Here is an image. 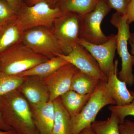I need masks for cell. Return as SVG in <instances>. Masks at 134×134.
I'll use <instances>...</instances> for the list:
<instances>
[{
  "label": "cell",
  "instance_id": "3",
  "mask_svg": "<svg viewBox=\"0 0 134 134\" xmlns=\"http://www.w3.org/2000/svg\"><path fill=\"white\" fill-rule=\"evenodd\" d=\"M106 82L100 80L81 112L71 118L72 134H79L84 129L91 126L103 107L115 105V101L106 88Z\"/></svg>",
  "mask_w": 134,
  "mask_h": 134
},
{
  "label": "cell",
  "instance_id": "6",
  "mask_svg": "<svg viewBox=\"0 0 134 134\" xmlns=\"http://www.w3.org/2000/svg\"><path fill=\"white\" fill-rule=\"evenodd\" d=\"M111 9L105 0H99L94 9L85 14L80 15L79 38L96 44L106 42L109 36L104 34L100 25Z\"/></svg>",
  "mask_w": 134,
  "mask_h": 134
},
{
  "label": "cell",
  "instance_id": "22",
  "mask_svg": "<svg viewBox=\"0 0 134 134\" xmlns=\"http://www.w3.org/2000/svg\"><path fill=\"white\" fill-rule=\"evenodd\" d=\"M25 77L6 74L0 70V97L19 88Z\"/></svg>",
  "mask_w": 134,
  "mask_h": 134
},
{
  "label": "cell",
  "instance_id": "20",
  "mask_svg": "<svg viewBox=\"0 0 134 134\" xmlns=\"http://www.w3.org/2000/svg\"><path fill=\"white\" fill-rule=\"evenodd\" d=\"M99 0H60L56 7L64 12H73L83 15L96 7Z\"/></svg>",
  "mask_w": 134,
  "mask_h": 134
},
{
  "label": "cell",
  "instance_id": "27",
  "mask_svg": "<svg viewBox=\"0 0 134 134\" xmlns=\"http://www.w3.org/2000/svg\"><path fill=\"white\" fill-rule=\"evenodd\" d=\"M123 16L128 24H130L134 22V0L130 1Z\"/></svg>",
  "mask_w": 134,
  "mask_h": 134
},
{
  "label": "cell",
  "instance_id": "34",
  "mask_svg": "<svg viewBox=\"0 0 134 134\" xmlns=\"http://www.w3.org/2000/svg\"><path fill=\"white\" fill-rule=\"evenodd\" d=\"M40 134L38 133V134Z\"/></svg>",
  "mask_w": 134,
  "mask_h": 134
},
{
  "label": "cell",
  "instance_id": "30",
  "mask_svg": "<svg viewBox=\"0 0 134 134\" xmlns=\"http://www.w3.org/2000/svg\"><path fill=\"white\" fill-rule=\"evenodd\" d=\"M11 127L8 125L4 121L0 111V130L7 131L12 129Z\"/></svg>",
  "mask_w": 134,
  "mask_h": 134
},
{
  "label": "cell",
  "instance_id": "21",
  "mask_svg": "<svg viewBox=\"0 0 134 134\" xmlns=\"http://www.w3.org/2000/svg\"><path fill=\"white\" fill-rule=\"evenodd\" d=\"M120 123L119 117L111 113L107 120L95 121L91 127L95 134H121L119 129Z\"/></svg>",
  "mask_w": 134,
  "mask_h": 134
},
{
  "label": "cell",
  "instance_id": "8",
  "mask_svg": "<svg viewBox=\"0 0 134 134\" xmlns=\"http://www.w3.org/2000/svg\"><path fill=\"white\" fill-rule=\"evenodd\" d=\"M80 20V15L67 12L53 22L51 30L65 55L71 52L79 38Z\"/></svg>",
  "mask_w": 134,
  "mask_h": 134
},
{
  "label": "cell",
  "instance_id": "19",
  "mask_svg": "<svg viewBox=\"0 0 134 134\" xmlns=\"http://www.w3.org/2000/svg\"><path fill=\"white\" fill-rule=\"evenodd\" d=\"M100 81L79 70L73 77L70 90L82 95L92 94Z\"/></svg>",
  "mask_w": 134,
  "mask_h": 134
},
{
  "label": "cell",
  "instance_id": "14",
  "mask_svg": "<svg viewBox=\"0 0 134 134\" xmlns=\"http://www.w3.org/2000/svg\"><path fill=\"white\" fill-rule=\"evenodd\" d=\"M118 63L114 71L108 77L105 85L108 93L115 101V105H123L131 103L133 97L127 88L126 83L118 77Z\"/></svg>",
  "mask_w": 134,
  "mask_h": 134
},
{
  "label": "cell",
  "instance_id": "25",
  "mask_svg": "<svg viewBox=\"0 0 134 134\" xmlns=\"http://www.w3.org/2000/svg\"><path fill=\"white\" fill-rule=\"evenodd\" d=\"M131 0H105L111 9L115 10L116 12L123 16L127 6Z\"/></svg>",
  "mask_w": 134,
  "mask_h": 134
},
{
  "label": "cell",
  "instance_id": "18",
  "mask_svg": "<svg viewBox=\"0 0 134 134\" xmlns=\"http://www.w3.org/2000/svg\"><path fill=\"white\" fill-rule=\"evenodd\" d=\"M92 94L82 95L70 90L60 96L59 98L62 104L72 118L81 112Z\"/></svg>",
  "mask_w": 134,
  "mask_h": 134
},
{
  "label": "cell",
  "instance_id": "5",
  "mask_svg": "<svg viewBox=\"0 0 134 134\" xmlns=\"http://www.w3.org/2000/svg\"><path fill=\"white\" fill-rule=\"evenodd\" d=\"M110 22L117 29V50L121 60V68L119 72V79L131 87L134 84L133 67L134 58L128 49L130 34L129 24L127 23L123 16L115 12L113 14Z\"/></svg>",
  "mask_w": 134,
  "mask_h": 134
},
{
  "label": "cell",
  "instance_id": "7",
  "mask_svg": "<svg viewBox=\"0 0 134 134\" xmlns=\"http://www.w3.org/2000/svg\"><path fill=\"white\" fill-rule=\"evenodd\" d=\"M22 43L35 52L48 59L64 54L52 30L45 26H37L24 32Z\"/></svg>",
  "mask_w": 134,
  "mask_h": 134
},
{
  "label": "cell",
  "instance_id": "28",
  "mask_svg": "<svg viewBox=\"0 0 134 134\" xmlns=\"http://www.w3.org/2000/svg\"><path fill=\"white\" fill-rule=\"evenodd\" d=\"M60 0H23V3L27 6H32L40 2L47 3L53 8L56 7Z\"/></svg>",
  "mask_w": 134,
  "mask_h": 134
},
{
  "label": "cell",
  "instance_id": "17",
  "mask_svg": "<svg viewBox=\"0 0 134 134\" xmlns=\"http://www.w3.org/2000/svg\"><path fill=\"white\" fill-rule=\"evenodd\" d=\"M53 103L55 115L51 134H72L71 117L59 97L55 99Z\"/></svg>",
  "mask_w": 134,
  "mask_h": 134
},
{
  "label": "cell",
  "instance_id": "12",
  "mask_svg": "<svg viewBox=\"0 0 134 134\" xmlns=\"http://www.w3.org/2000/svg\"><path fill=\"white\" fill-rule=\"evenodd\" d=\"M18 90L30 104V105L49 101V91L40 77L36 76L25 77Z\"/></svg>",
  "mask_w": 134,
  "mask_h": 134
},
{
  "label": "cell",
  "instance_id": "15",
  "mask_svg": "<svg viewBox=\"0 0 134 134\" xmlns=\"http://www.w3.org/2000/svg\"><path fill=\"white\" fill-rule=\"evenodd\" d=\"M15 21L0 26V55L22 43L23 32Z\"/></svg>",
  "mask_w": 134,
  "mask_h": 134
},
{
  "label": "cell",
  "instance_id": "2",
  "mask_svg": "<svg viewBox=\"0 0 134 134\" xmlns=\"http://www.w3.org/2000/svg\"><path fill=\"white\" fill-rule=\"evenodd\" d=\"M48 59L21 43L0 55V70L7 75L17 76Z\"/></svg>",
  "mask_w": 134,
  "mask_h": 134
},
{
  "label": "cell",
  "instance_id": "32",
  "mask_svg": "<svg viewBox=\"0 0 134 134\" xmlns=\"http://www.w3.org/2000/svg\"><path fill=\"white\" fill-rule=\"evenodd\" d=\"M79 134H95V133L92 129L91 126H90L84 129Z\"/></svg>",
  "mask_w": 134,
  "mask_h": 134
},
{
  "label": "cell",
  "instance_id": "24",
  "mask_svg": "<svg viewBox=\"0 0 134 134\" xmlns=\"http://www.w3.org/2000/svg\"><path fill=\"white\" fill-rule=\"evenodd\" d=\"M133 99L131 103L123 105H112L109 107L111 113L115 114L119 117L121 123L125 121V118L128 116L134 117V91H130Z\"/></svg>",
  "mask_w": 134,
  "mask_h": 134
},
{
  "label": "cell",
  "instance_id": "4",
  "mask_svg": "<svg viewBox=\"0 0 134 134\" xmlns=\"http://www.w3.org/2000/svg\"><path fill=\"white\" fill-rule=\"evenodd\" d=\"M64 13L59 8L52 7L44 2L30 6L24 3L15 23L23 32L37 26L50 29L55 19Z\"/></svg>",
  "mask_w": 134,
  "mask_h": 134
},
{
  "label": "cell",
  "instance_id": "33",
  "mask_svg": "<svg viewBox=\"0 0 134 134\" xmlns=\"http://www.w3.org/2000/svg\"><path fill=\"white\" fill-rule=\"evenodd\" d=\"M0 134H18L17 132L13 129L7 131L0 130Z\"/></svg>",
  "mask_w": 134,
  "mask_h": 134
},
{
  "label": "cell",
  "instance_id": "10",
  "mask_svg": "<svg viewBox=\"0 0 134 134\" xmlns=\"http://www.w3.org/2000/svg\"><path fill=\"white\" fill-rule=\"evenodd\" d=\"M58 56L74 65L81 72L101 81H107L108 77L102 72L97 61L81 45L77 43L69 54H59Z\"/></svg>",
  "mask_w": 134,
  "mask_h": 134
},
{
  "label": "cell",
  "instance_id": "26",
  "mask_svg": "<svg viewBox=\"0 0 134 134\" xmlns=\"http://www.w3.org/2000/svg\"><path fill=\"white\" fill-rule=\"evenodd\" d=\"M119 129L121 134H134V122L129 120H125L120 123Z\"/></svg>",
  "mask_w": 134,
  "mask_h": 134
},
{
  "label": "cell",
  "instance_id": "16",
  "mask_svg": "<svg viewBox=\"0 0 134 134\" xmlns=\"http://www.w3.org/2000/svg\"><path fill=\"white\" fill-rule=\"evenodd\" d=\"M68 63H69L60 56H55L48 59L46 61L40 63L17 76L24 77L36 76L44 78L50 75Z\"/></svg>",
  "mask_w": 134,
  "mask_h": 134
},
{
  "label": "cell",
  "instance_id": "1",
  "mask_svg": "<svg viewBox=\"0 0 134 134\" xmlns=\"http://www.w3.org/2000/svg\"><path fill=\"white\" fill-rule=\"evenodd\" d=\"M0 111L5 122L18 134L39 133L28 101L18 89L0 97Z\"/></svg>",
  "mask_w": 134,
  "mask_h": 134
},
{
  "label": "cell",
  "instance_id": "11",
  "mask_svg": "<svg viewBox=\"0 0 134 134\" xmlns=\"http://www.w3.org/2000/svg\"><path fill=\"white\" fill-rule=\"evenodd\" d=\"M79 70L75 66L69 63L50 75L41 78L49 91V101L53 102L70 90L73 77Z\"/></svg>",
  "mask_w": 134,
  "mask_h": 134
},
{
  "label": "cell",
  "instance_id": "31",
  "mask_svg": "<svg viewBox=\"0 0 134 134\" xmlns=\"http://www.w3.org/2000/svg\"><path fill=\"white\" fill-rule=\"evenodd\" d=\"M128 42L131 46L132 54L134 58V33L130 32Z\"/></svg>",
  "mask_w": 134,
  "mask_h": 134
},
{
  "label": "cell",
  "instance_id": "29",
  "mask_svg": "<svg viewBox=\"0 0 134 134\" xmlns=\"http://www.w3.org/2000/svg\"><path fill=\"white\" fill-rule=\"evenodd\" d=\"M19 13L23 5V0H5Z\"/></svg>",
  "mask_w": 134,
  "mask_h": 134
},
{
  "label": "cell",
  "instance_id": "9",
  "mask_svg": "<svg viewBox=\"0 0 134 134\" xmlns=\"http://www.w3.org/2000/svg\"><path fill=\"white\" fill-rule=\"evenodd\" d=\"M77 43L81 45L91 54L98 62L100 69L108 77L114 71L118 60L114 62L115 51L117 50V35L111 34L105 43L96 44L86 42L79 38Z\"/></svg>",
  "mask_w": 134,
  "mask_h": 134
},
{
  "label": "cell",
  "instance_id": "13",
  "mask_svg": "<svg viewBox=\"0 0 134 134\" xmlns=\"http://www.w3.org/2000/svg\"><path fill=\"white\" fill-rule=\"evenodd\" d=\"M34 122L40 134H51L55 115L53 102L31 105Z\"/></svg>",
  "mask_w": 134,
  "mask_h": 134
},
{
  "label": "cell",
  "instance_id": "23",
  "mask_svg": "<svg viewBox=\"0 0 134 134\" xmlns=\"http://www.w3.org/2000/svg\"><path fill=\"white\" fill-rule=\"evenodd\" d=\"M18 12L5 0H0V26L15 21Z\"/></svg>",
  "mask_w": 134,
  "mask_h": 134
}]
</instances>
